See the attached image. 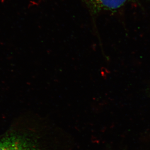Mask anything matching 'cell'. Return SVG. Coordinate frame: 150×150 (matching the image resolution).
Segmentation results:
<instances>
[{
	"mask_svg": "<svg viewBox=\"0 0 150 150\" xmlns=\"http://www.w3.org/2000/svg\"><path fill=\"white\" fill-rule=\"evenodd\" d=\"M0 150H40L33 137L19 133L6 135L0 139Z\"/></svg>",
	"mask_w": 150,
	"mask_h": 150,
	"instance_id": "cell-1",
	"label": "cell"
},
{
	"mask_svg": "<svg viewBox=\"0 0 150 150\" xmlns=\"http://www.w3.org/2000/svg\"><path fill=\"white\" fill-rule=\"evenodd\" d=\"M130 0H88L93 13L103 11H114L120 8Z\"/></svg>",
	"mask_w": 150,
	"mask_h": 150,
	"instance_id": "cell-2",
	"label": "cell"
}]
</instances>
